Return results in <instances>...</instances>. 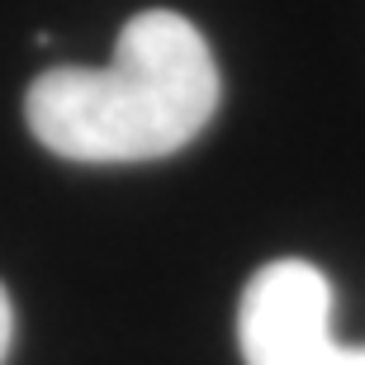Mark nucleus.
I'll list each match as a JSON object with an SVG mask.
<instances>
[{
  "label": "nucleus",
  "mask_w": 365,
  "mask_h": 365,
  "mask_svg": "<svg viewBox=\"0 0 365 365\" xmlns=\"http://www.w3.org/2000/svg\"><path fill=\"white\" fill-rule=\"evenodd\" d=\"M218 67L209 38L176 10L123 24L109 67H53L24 95L29 133L67 162H157L209 128Z\"/></svg>",
  "instance_id": "1"
},
{
  "label": "nucleus",
  "mask_w": 365,
  "mask_h": 365,
  "mask_svg": "<svg viewBox=\"0 0 365 365\" xmlns=\"http://www.w3.org/2000/svg\"><path fill=\"white\" fill-rule=\"evenodd\" d=\"M237 341L247 365H365V346L332 337V284L309 261H271L242 289Z\"/></svg>",
  "instance_id": "2"
},
{
  "label": "nucleus",
  "mask_w": 365,
  "mask_h": 365,
  "mask_svg": "<svg viewBox=\"0 0 365 365\" xmlns=\"http://www.w3.org/2000/svg\"><path fill=\"white\" fill-rule=\"evenodd\" d=\"M10 341H14V304L5 294V284H0V365L10 356Z\"/></svg>",
  "instance_id": "3"
}]
</instances>
